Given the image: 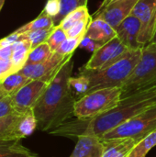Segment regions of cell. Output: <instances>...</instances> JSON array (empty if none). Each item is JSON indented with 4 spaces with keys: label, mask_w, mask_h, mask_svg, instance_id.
<instances>
[{
    "label": "cell",
    "mask_w": 156,
    "mask_h": 157,
    "mask_svg": "<svg viewBox=\"0 0 156 157\" xmlns=\"http://www.w3.org/2000/svg\"><path fill=\"white\" fill-rule=\"evenodd\" d=\"M73 58L67 61L47 86L33 108L38 129L50 133L74 117L76 98L70 86Z\"/></svg>",
    "instance_id": "obj_1"
},
{
    "label": "cell",
    "mask_w": 156,
    "mask_h": 157,
    "mask_svg": "<svg viewBox=\"0 0 156 157\" xmlns=\"http://www.w3.org/2000/svg\"><path fill=\"white\" fill-rule=\"evenodd\" d=\"M142 52L143 48L130 50L117 62L103 69L90 70L83 67L79 74L86 76L89 81L87 93L102 88L122 87L139 63Z\"/></svg>",
    "instance_id": "obj_2"
},
{
    "label": "cell",
    "mask_w": 156,
    "mask_h": 157,
    "mask_svg": "<svg viewBox=\"0 0 156 157\" xmlns=\"http://www.w3.org/2000/svg\"><path fill=\"white\" fill-rule=\"evenodd\" d=\"M121 97L122 87H108L89 92L76 99L74 117L79 120L98 117L118 107Z\"/></svg>",
    "instance_id": "obj_3"
},
{
    "label": "cell",
    "mask_w": 156,
    "mask_h": 157,
    "mask_svg": "<svg viewBox=\"0 0 156 157\" xmlns=\"http://www.w3.org/2000/svg\"><path fill=\"white\" fill-rule=\"evenodd\" d=\"M156 79V44H147L143 48L142 57L131 75L122 86L121 99Z\"/></svg>",
    "instance_id": "obj_4"
},
{
    "label": "cell",
    "mask_w": 156,
    "mask_h": 157,
    "mask_svg": "<svg viewBox=\"0 0 156 157\" xmlns=\"http://www.w3.org/2000/svg\"><path fill=\"white\" fill-rule=\"evenodd\" d=\"M156 130V104L104 134L100 139L133 138L137 141Z\"/></svg>",
    "instance_id": "obj_5"
},
{
    "label": "cell",
    "mask_w": 156,
    "mask_h": 157,
    "mask_svg": "<svg viewBox=\"0 0 156 157\" xmlns=\"http://www.w3.org/2000/svg\"><path fill=\"white\" fill-rule=\"evenodd\" d=\"M128 51L130 50L120 41V40L118 37H115L97 48L84 67L90 70L103 69L117 62Z\"/></svg>",
    "instance_id": "obj_6"
},
{
    "label": "cell",
    "mask_w": 156,
    "mask_h": 157,
    "mask_svg": "<svg viewBox=\"0 0 156 157\" xmlns=\"http://www.w3.org/2000/svg\"><path fill=\"white\" fill-rule=\"evenodd\" d=\"M73 55L63 56L55 52L46 61L40 63L27 64L18 72L30 80L41 79L51 82L59 70L63 67V65L73 58Z\"/></svg>",
    "instance_id": "obj_7"
},
{
    "label": "cell",
    "mask_w": 156,
    "mask_h": 157,
    "mask_svg": "<svg viewBox=\"0 0 156 157\" xmlns=\"http://www.w3.org/2000/svg\"><path fill=\"white\" fill-rule=\"evenodd\" d=\"M131 15L135 16L141 22L139 42L144 47L151 41L155 31L156 0H139Z\"/></svg>",
    "instance_id": "obj_8"
},
{
    "label": "cell",
    "mask_w": 156,
    "mask_h": 157,
    "mask_svg": "<svg viewBox=\"0 0 156 157\" xmlns=\"http://www.w3.org/2000/svg\"><path fill=\"white\" fill-rule=\"evenodd\" d=\"M50 82L35 79L30 80L11 97L14 109L17 113H23L33 109Z\"/></svg>",
    "instance_id": "obj_9"
},
{
    "label": "cell",
    "mask_w": 156,
    "mask_h": 157,
    "mask_svg": "<svg viewBox=\"0 0 156 157\" xmlns=\"http://www.w3.org/2000/svg\"><path fill=\"white\" fill-rule=\"evenodd\" d=\"M138 1L139 0H119L113 2L103 9L96 17L104 19L112 28L116 29L124 19L131 15Z\"/></svg>",
    "instance_id": "obj_10"
},
{
    "label": "cell",
    "mask_w": 156,
    "mask_h": 157,
    "mask_svg": "<svg viewBox=\"0 0 156 157\" xmlns=\"http://www.w3.org/2000/svg\"><path fill=\"white\" fill-rule=\"evenodd\" d=\"M115 30L117 37L129 50L143 48L139 42L141 22L135 16H129L115 29Z\"/></svg>",
    "instance_id": "obj_11"
},
{
    "label": "cell",
    "mask_w": 156,
    "mask_h": 157,
    "mask_svg": "<svg viewBox=\"0 0 156 157\" xmlns=\"http://www.w3.org/2000/svg\"><path fill=\"white\" fill-rule=\"evenodd\" d=\"M103 153L102 140L94 135L77 137L76 144L69 157H101Z\"/></svg>",
    "instance_id": "obj_12"
},
{
    "label": "cell",
    "mask_w": 156,
    "mask_h": 157,
    "mask_svg": "<svg viewBox=\"0 0 156 157\" xmlns=\"http://www.w3.org/2000/svg\"><path fill=\"white\" fill-rule=\"evenodd\" d=\"M103 153L101 157H129L139 141L133 138L101 139Z\"/></svg>",
    "instance_id": "obj_13"
},
{
    "label": "cell",
    "mask_w": 156,
    "mask_h": 157,
    "mask_svg": "<svg viewBox=\"0 0 156 157\" xmlns=\"http://www.w3.org/2000/svg\"><path fill=\"white\" fill-rule=\"evenodd\" d=\"M85 37L89 38L100 44H105L113 38L117 37L114 28L100 17L93 18L86 30Z\"/></svg>",
    "instance_id": "obj_14"
},
{
    "label": "cell",
    "mask_w": 156,
    "mask_h": 157,
    "mask_svg": "<svg viewBox=\"0 0 156 157\" xmlns=\"http://www.w3.org/2000/svg\"><path fill=\"white\" fill-rule=\"evenodd\" d=\"M38 129V121L34 114L33 109L19 113L16 121L15 131L17 138L23 140L30 136Z\"/></svg>",
    "instance_id": "obj_15"
},
{
    "label": "cell",
    "mask_w": 156,
    "mask_h": 157,
    "mask_svg": "<svg viewBox=\"0 0 156 157\" xmlns=\"http://www.w3.org/2000/svg\"><path fill=\"white\" fill-rule=\"evenodd\" d=\"M0 157H40L21 144L20 140L0 141Z\"/></svg>",
    "instance_id": "obj_16"
},
{
    "label": "cell",
    "mask_w": 156,
    "mask_h": 157,
    "mask_svg": "<svg viewBox=\"0 0 156 157\" xmlns=\"http://www.w3.org/2000/svg\"><path fill=\"white\" fill-rule=\"evenodd\" d=\"M30 79L20 74L19 72L14 73L5 79L0 81V97H12L21 87H23Z\"/></svg>",
    "instance_id": "obj_17"
},
{
    "label": "cell",
    "mask_w": 156,
    "mask_h": 157,
    "mask_svg": "<svg viewBox=\"0 0 156 157\" xmlns=\"http://www.w3.org/2000/svg\"><path fill=\"white\" fill-rule=\"evenodd\" d=\"M31 49L32 47H31V43L29 42V40L25 39L21 34L20 40L15 43L13 54L10 59L14 67L16 68L17 72L25 66L28 56Z\"/></svg>",
    "instance_id": "obj_18"
},
{
    "label": "cell",
    "mask_w": 156,
    "mask_h": 157,
    "mask_svg": "<svg viewBox=\"0 0 156 157\" xmlns=\"http://www.w3.org/2000/svg\"><path fill=\"white\" fill-rule=\"evenodd\" d=\"M55 27L53 19L49 17L48 15H46L45 13H43L42 11L40 12V14L33 20L28 22L27 24L19 27L17 29H16L15 31L19 33V34H23L26 32H29V31H33V30H38V29H51Z\"/></svg>",
    "instance_id": "obj_19"
},
{
    "label": "cell",
    "mask_w": 156,
    "mask_h": 157,
    "mask_svg": "<svg viewBox=\"0 0 156 157\" xmlns=\"http://www.w3.org/2000/svg\"><path fill=\"white\" fill-rule=\"evenodd\" d=\"M19 113H15L0 119V141L18 140L17 138L15 126Z\"/></svg>",
    "instance_id": "obj_20"
},
{
    "label": "cell",
    "mask_w": 156,
    "mask_h": 157,
    "mask_svg": "<svg viewBox=\"0 0 156 157\" xmlns=\"http://www.w3.org/2000/svg\"><path fill=\"white\" fill-rule=\"evenodd\" d=\"M156 146V130L138 142L129 157H146L148 153Z\"/></svg>",
    "instance_id": "obj_21"
},
{
    "label": "cell",
    "mask_w": 156,
    "mask_h": 157,
    "mask_svg": "<svg viewBox=\"0 0 156 157\" xmlns=\"http://www.w3.org/2000/svg\"><path fill=\"white\" fill-rule=\"evenodd\" d=\"M52 53H53V52L51 50V48L47 42L41 43V44L31 49L25 65L42 63V62L46 61L47 59H49Z\"/></svg>",
    "instance_id": "obj_22"
},
{
    "label": "cell",
    "mask_w": 156,
    "mask_h": 157,
    "mask_svg": "<svg viewBox=\"0 0 156 157\" xmlns=\"http://www.w3.org/2000/svg\"><path fill=\"white\" fill-rule=\"evenodd\" d=\"M91 17L92 16L89 14L87 6H82V7H79V8L72 11L71 13H69L58 26H60L62 29H63L66 31L71 27H73L74 24H76L77 22L86 19V18H89Z\"/></svg>",
    "instance_id": "obj_23"
},
{
    "label": "cell",
    "mask_w": 156,
    "mask_h": 157,
    "mask_svg": "<svg viewBox=\"0 0 156 157\" xmlns=\"http://www.w3.org/2000/svg\"><path fill=\"white\" fill-rule=\"evenodd\" d=\"M87 2L88 0H61L60 13L53 19L54 25L58 26L62 20L72 11L82 6H87Z\"/></svg>",
    "instance_id": "obj_24"
},
{
    "label": "cell",
    "mask_w": 156,
    "mask_h": 157,
    "mask_svg": "<svg viewBox=\"0 0 156 157\" xmlns=\"http://www.w3.org/2000/svg\"><path fill=\"white\" fill-rule=\"evenodd\" d=\"M69 83H70V86H71L72 91L74 94L76 99L85 96L88 92L89 81H88L87 77L83 75L79 74L75 77L71 76Z\"/></svg>",
    "instance_id": "obj_25"
},
{
    "label": "cell",
    "mask_w": 156,
    "mask_h": 157,
    "mask_svg": "<svg viewBox=\"0 0 156 157\" xmlns=\"http://www.w3.org/2000/svg\"><path fill=\"white\" fill-rule=\"evenodd\" d=\"M54 27L51 29H38V30H33L29 32L23 33L22 36L29 40V42L31 43V47L34 48L41 43H44L47 41L48 38L50 37L51 33L52 32Z\"/></svg>",
    "instance_id": "obj_26"
},
{
    "label": "cell",
    "mask_w": 156,
    "mask_h": 157,
    "mask_svg": "<svg viewBox=\"0 0 156 157\" xmlns=\"http://www.w3.org/2000/svg\"><path fill=\"white\" fill-rule=\"evenodd\" d=\"M67 38L68 37L66 35L65 30L60 26H55L46 42L49 44L51 50L54 52Z\"/></svg>",
    "instance_id": "obj_27"
},
{
    "label": "cell",
    "mask_w": 156,
    "mask_h": 157,
    "mask_svg": "<svg viewBox=\"0 0 156 157\" xmlns=\"http://www.w3.org/2000/svg\"><path fill=\"white\" fill-rule=\"evenodd\" d=\"M84 37L80 38H67L56 50V52L63 55V56H69L73 55L75 52V50L80 46L81 41L83 40Z\"/></svg>",
    "instance_id": "obj_28"
},
{
    "label": "cell",
    "mask_w": 156,
    "mask_h": 157,
    "mask_svg": "<svg viewBox=\"0 0 156 157\" xmlns=\"http://www.w3.org/2000/svg\"><path fill=\"white\" fill-rule=\"evenodd\" d=\"M93 17H89L84 20H81L74 24L73 27H71L68 30H66V35L68 38H80L85 37L86 30L89 27V24L91 23Z\"/></svg>",
    "instance_id": "obj_29"
},
{
    "label": "cell",
    "mask_w": 156,
    "mask_h": 157,
    "mask_svg": "<svg viewBox=\"0 0 156 157\" xmlns=\"http://www.w3.org/2000/svg\"><path fill=\"white\" fill-rule=\"evenodd\" d=\"M15 113L11 97H0V119Z\"/></svg>",
    "instance_id": "obj_30"
},
{
    "label": "cell",
    "mask_w": 156,
    "mask_h": 157,
    "mask_svg": "<svg viewBox=\"0 0 156 157\" xmlns=\"http://www.w3.org/2000/svg\"><path fill=\"white\" fill-rule=\"evenodd\" d=\"M61 9V0H47V3L42 10L43 13L51 17L54 19L58 14L60 13Z\"/></svg>",
    "instance_id": "obj_31"
},
{
    "label": "cell",
    "mask_w": 156,
    "mask_h": 157,
    "mask_svg": "<svg viewBox=\"0 0 156 157\" xmlns=\"http://www.w3.org/2000/svg\"><path fill=\"white\" fill-rule=\"evenodd\" d=\"M17 72L11 60H0V81Z\"/></svg>",
    "instance_id": "obj_32"
},
{
    "label": "cell",
    "mask_w": 156,
    "mask_h": 157,
    "mask_svg": "<svg viewBox=\"0 0 156 157\" xmlns=\"http://www.w3.org/2000/svg\"><path fill=\"white\" fill-rule=\"evenodd\" d=\"M102 44L89 39V38H86V37H84L83 40L81 41V44L79 47H83V48H86V50L88 51H91V52H95L97 48H99Z\"/></svg>",
    "instance_id": "obj_33"
},
{
    "label": "cell",
    "mask_w": 156,
    "mask_h": 157,
    "mask_svg": "<svg viewBox=\"0 0 156 157\" xmlns=\"http://www.w3.org/2000/svg\"><path fill=\"white\" fill-rule=\"evenodd\" d=\"M15 44L0 48V60H10L13 54Z\"/></svg>",
    "instance_id": "obj_34"
},
{
    "label": "cell",
    "mask_w": 156,
    "mask_h": 157,
    "mask_svg": "<svg viewBox=\"0 0 156 157\" xmlns=\"http://www.w3.org/2000/svg\"><path fill=\"white\" fill-rule=\"evenodd\" d=\"M112 1H113V0H103V1H102V3H101V5L99 6L98 9L95 12V14H94V16H93L92 17H93V18H94V17H97V15H98V14L103 10V9H105L108 6H109V5L112 3Z\"/></svg>",
    "instance_id": "obj_35"
},
{
    "label": "cell",
    "mask_w": 156,
    "mask_h": 157,
    "mask_svg": "<svg viewBox=\"0 0 156 157\" xmlns=\"http://www.w3.org/2000/svg\"><path fill=\"white\" fill-rule=\"evenodd\" d=\"M148 44H156V29L154 33V36H153V38H152V40H151V41H150Z\"/></svg>",
    "instance_id": "obj_36"
},
{
    "label": "cell",
    "mask_w": 156,
    "mask_h": 157,
    "mask_svg": "<svg viewBox=\"0 0 156 157\" xmlns=\"http://www.w3.org/2000/svg\"><path fill=\"white\" fill-rule=\"evenodd\" d=\"M5 2H6V0H0V11H1L2 7L4 6V5H5Z\"/></svg>",
    "instance_id": "obj_37"
},
{
    "label": "cell",
    "mask_w": 156,
    "mask_h": 157,
    "mask_svg": "<svg viewBox=\"0 0 156 157\" xmlns=\"http://www.w3.org/2000/svg\"><path fill=\"white\" fill-rule=\"evenodd\" d=\"M116 1H119V0H113V1H112V3H113V2H116Z\"/></svg>",
    "instance_id": "obj_38"
}]
</instances>
